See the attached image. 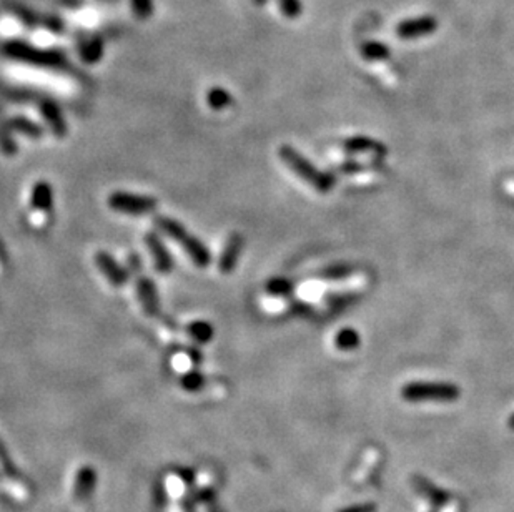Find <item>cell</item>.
Listing matches in <instances>:
<instances>
[{
	"label": "cell",
	"instance_id": "obj_6",
	"mask_svg": "<svg viewBox=\"0 0 514 512\" xmlns=\"http://www.w3.org/2000/svg\"><path fill=\"white\" fill-rule=\"evenodd\" d=\"M95 263L97 266H99V270L102 271V275H104L113 287L118 288L127 283L129 275H127L125 268H122L120 264L113 259L112 255L105 253V251H99V253L95 255Z\"/></svg>",
	"mask_w": 514,
	"mask_h": 512
},
{
	"label": "cell",
	"instance_id": "obj_17",
	"mask_svg": "<svg viewBox=\"0 0 514 512\" xmlns=\"http://www.w3.org/2000/svg\"><path fill=\"white\" fill-rule=\"evenodd\" d=\"M509 426H511V428L514 429V416L511 417V419H509Z\"/></svg>",
	"mask_w": 514,
	"mask_h": 512
},
{
	"label": "cell",
	"instance_id": "obj_11",
	"mask_svg": "<svg viewBox=\"0 0 514 512\" xmlns=\"http://www.w3.org/2000/svg\"><path fill=\"white\" fill-rule=\"evenodd\" d=\"M32 207L40 211H50L54 208V191L47 182H39L32 190Z\"/></svg>",
	"mask_w": 514,
	"mask_h": 512
},
{
	"label": "cell",
	"instance_id": "obj_14",
	"mask_svg": "<svg viewBox=\"0 0 514 512\" xmlns=\"http://www.w3.org/2000/svg\"><path fill=\"white\" fill-rule=\"evenodd\" d=\"M12 127L15 128V130L19 131H25L29 136H32V138H39V136L42 135V130L39 127L35 125H31V122H25V120H15L14 123H12Z\"/></svg>",
	"mask_w": 514,
	"mask_h": 512
},
{
	"label": "cell",
	"instance_id": "obj_13",
	"mask_svg": "<svg viewBox=\"0 0 514 512\" xmlns=\"http://www.w3.org/2000/svg\"><path fill=\"white\" fill-rule=\"evenodd\" d=\"M186 331L190 333V336L198 343H208L211 338H214V328L205 321H193L186 328Z\"/></svg>",
	"mask_w": 514,
	"mask_h": 512
},
{
	"label": "cell",
	"instance_id": "obj_9",
	"mask_svg": "<svg viewBox=\"0 0 514 512\" xmlns=\"http://www.w3.org/2000/svg\"><path fill=\"white\" fill-rule=\"evenodd\" d=\"M137 293H138V300L140 303H142L143 313L148 314V317H156V314L160 313V303H159V293H156L154 281H152L150 278H147V276L138 278Z\"/></svg>",
	"mask_w": 514,
	"mask_h": 512
},
{
	"label": "cell",
	"instance_id": "obj_15",
	"mask_svg": "<svg viewBox=\"0 0 514 512\" xmlns=\"http://www.w3.org/2000/svg\"><path fill=\"white\" fill-rule=\"evenodd\" d=\"M182 384H184V386L188 391H195V390H198V387L203 384V378H202V374H200V373H190L184 378Z\"/></svg>",
	"mask_w": 514,
	"mask_h": 512
},
{
	"label": "cell",
	"instance_id": "obj_2",
	"mask_svg": "<svg viewBox=\"0 0 514 512\" xmlns=\"http://www.w3.org/2000/svg\"><path fill=\"white\" fill-rule=\"evenodd\" d=\"M109 205L112 210L129 215H143L150 213L156 208V200L152 196L125 193V191H115L109 196Z\"/></svg>",
	"mask_w": 514,
	"mask_h": 512
},
{
	"label": "cell",
	"instance_id": "obj_10",
	"mask_svg": "<svg viewBox=\"0 0 514 512\" xmlns=\"http://www.w3.org/2000/svg\"><path fill=\"white\" fill-rule=\"evenodd\" d=\"M411 482H413V488L416 489V493L421 494L423 497H426L433 506L441 507L449 501V494L433 484V482L430 479H426V477L415 476L413 479H411Z\"/></svg>",
	"mask_w": 514,
	"mask_h": 512
},
{
	"label": "cell",
	"instance_id": "obj_4",
	"mask_svg": "<svg viewBox=\"0 0 514 512\" xmlns=\"http://www.w3.org/2000/svg\"><path fill=\"white\" fill-rule=\"evenodd\" d=\"M280 157H282L284 163H287L290 168L295 170L296 173L300 175L301 178H305V180L312 183V185H315L316 189H325V178L321 177L320 173L316 172L315 168H313L312 165L308 163L307 160H303L301 157L296 153L293 148H288V147H283L282 150H280Z\"/></svg>",
	"mask_w": 514,
	"mask_h": 512
},
{
	"label": "cell",
	"instance_id": "obj_7",
	"mask_svg": "<svg viewBox=\"0 0 514 512\" xmlns=\"http://www.w3.org/2000/svg\"><path fill=\"white\" fill-rule=\"evenodd\" d=\"M241 250H243V237L240 233H232L228 237L227 243H225V248L218 262V268L223 275H230L235 270L238 259H240Z\"/></svg>",
	"mask_w": 514,
	"mask_h": 512
},
{
	"label": "cell",
	"instance_id": "obj_12",
	"mask_svg": "<svg viewBox=\"0 0 514 512\" xmlns=\"http://www.w3.org/2000/svg\"><path fill=\"white\" fill-rule=\"evenodd\" d=\"M361 54L367 61H385L389 57L388 47L380 44V42H364L361 47Z\"/></svg>",
	"mask_w": 514,
	"mask_h": 512
},
{
	"label": "cell",
	"instance_id": "obj_5",
	"mask_svg": "<svg viewBox=\"0 0 514 512\" xmlns=\"http://www.w3.org/2000/svg\"><path fill=\"white\" fill-rule=\"evenodd\" d=\"M437 20L433 15H424L419 19L405 20L396 27V35L405 38V40H411V38H419L431 35L436 31Z\"/></svg>",
	"mask_w": 514,
	"mask_h": 512
},
{
	"label": "cell",
	"instance_id": "obj_1",
	"mask_svg": "<svg viewBox=\"0 0 514 512\" xmlns=\"http://www.w3.org/2000/svg\"><path fill=\"white\" fill-rule=\"evenodd\" d=\"M156 228L160 232H163L167 237L175 240L178 245L186 251V255L190 256V259L197 264L200 268H207L211 263V255L207 250V246L203 245L198 238H195L193 234H190L182 226L178 221L168 218V216H159L155 220Z\"/></svg>",
	"mask_w": 514,
	"mask_h": 512
},
{
	"label": "cell",
	"instance_id": "obj_3",
	"mask_svg": "<svg viewBox=\"0 0 514 512\" xmlns=\"http://www.w3.org/2000/svg\"><path fill=\"white\" fill-rule=\"evenodd\" d=\"M403 396L410 401H423V399H437V401H451L460 396V392L454 386L448 384H410L403 391Z\"/></svg>",
	"mask_w": 514,
	"mask_h": 512
},
{
	"label": "cell",
	"instance_id": "obj_8",
	"mask_svg": "<svg viewBox=\"0 0 514 512\" xmlns=\"http://www.w3.org/2000/svg\"><path fill=\"white\" fill-rule=\"evenodd\" d=\"M145 243H147L148 250H150L152 258H154L156 271L161 273V275H168V273H172L173 259H172V256H170L168 250L165 248L163 243H161L159 234L148 233L145 237Z\"/></svg>",
	"mask_w": 514,
	"mask_h": 512
},
{
	"label": "cell",
	"instance_id": "obj_16",
	"mask_svg": "<svg viewBox=\"0 0 514 512\" xmlns=\"http://www.w3.org/2000/svg\"><path fill=\"white\" fill-rule=\"evenodd\" d=\"M376 506L375 504H360V506H353L350 509H345L342 512H375Z\"/></svg>",
	"mask_w": 514,
	"mask_h": 512
}]
</instances>
